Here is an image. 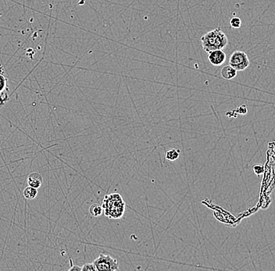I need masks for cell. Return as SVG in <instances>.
Segmentation results:
<instances>
[{
	"label": "cell",
	"instance_id": "1",
	"mask_svg": "<svg viewBox=\"0 0 275 271\" xmlns=\"http://www.w3.org/2000/svg\"><path fill=\"white\" fill-rule=\"evenodd\" d=\"M102 207L105 216L110 219H120L124 216L126 204L121 194L112 193L104 196Z\"/></svg>",
	"mask_w": 275,
	"mask_h": 271
},
{
	"label": "cell",
	"instance_id": "2",
	"mask_svg": "<svg viewBox=\"0 0 275 271\" xmlns=\"http://www.w3.org/2000/svg\"><path fill=\"white\" fill-rule=\"evenodd\" d=\"M203 50L206 53L213 50H223L228 44V39L226 34L220 28H216L206 33L200 38Z\"/></svg>",
	"mask_w": 275,
	"mask_h": 271
},
{
	"label": "cell",
	"instance_id": "3",
	"mask_svg": "<svg viewBox=\"0 0 275 271\" xmlns=\"http://www.w3.org/2000/svg\"><path fill=\"white\" fill-rule=\"evenodd\" d=\"M96 271H114L119 270V263L109 255L101 254L93 262Z\"/></svg>",
	"mask_w": 275,
	"mask_h": 271
},
{
	"label": "cell",
	"instance_id": "4",
	"mask_svg": "<svg viewBox=\"0 0 275 271\" xmlns=\"http://www.w3.org/2000/svg\"><path fill=\"white\" fill-rule=\"evenodd\" d=\"M250 64V58L246 53L242 51H235L230 56L229 65L237 71L246 70Z\"/></svg>",
	"mask_w": 275,
	"mask_h": 271
},
{
	"label": "cell",
	"instance_id": "5",
	"mask_svg": "<svg viewBox=\"0 0 275 271\" xmlns=\"http://www.w3.org/2000/svg\"><path fill=\"white\" fill-rule=\"evenodd\" d=\"M9 100V84L5 68L0 65V106L4 105Z\"/></svg>",
	"mask_w": 275,
	"mask_h": 271
},
{
	"label": "cell",
	"instance_id": "6",
	"mask_svg": "<svg viewBox=\"0 0 275 271\" xmlns=\"http://www.w3.org/2000/svg\"><path fill=\"white\" fill-rule=\"evenodd\" d=\"M208 60L213 66H220L224 64L227 59V55L223 50H213L207 53Z\"/></svg>",
	"mask_w": 275,
	"mask_h": 271
},
{
	"label": "cell",
	"instance_id": "7",
	"mask_svg": "<svg viewBox=\"0 0 275 271\" xmlns=\"http://www.w3.org/2000/svg\"><path fill=\"white\" fill-rule=\"evenodd\" d=\"M27 181H28V186L33 187V188L39 189L43 183V177L39 172H32L28 175Z\"/></svg>",
	"mask_w": 275,
	"mask_h": 271
},
{
	"label": "cell",
	"instance_id": "8",
	"mask_svg": "<svg viewBox=\"0 0 275 271\" xmlns=\"http://www.w3.org/2000/svg\"><path fill=\"white\" fill-rule=\"evenodd\" d=\"M220 75L225 80L234 79L236 77L237 70L233 67H231L230 65H227V66H223V68L220 70Z\"/></svg>",
	"mask_w": 275,
	"mask_h": 271
},
{
	"label": "cell",
	"instance_id": "9",
	"mask_svg": "<svg viewBox=\"0 0 275 271\" xmlns=\"http://www.w3.org/2000/svg\"><path fill=\"white\" fill-rule=\"evenodd\" d=\"M24 197L26 199H34L38 196V189L33 188V187L28 186L24 188V192H23Z\"/></svg>",
	"mask_w": 275,
	"mask_h": 271
},
{
	"label": "cell",
	"instance_id": "10",
	"mask_svg": "<svg viewBox=\"0 0 275 271\" xmlns=\"http://www.w3.org/2000/svg\"><path fill=\"white\" fill-rule=\"evenodd\" d=\"M89 213L92 216L96 217H100L102 214H103V209L102 205L100 204H98V203H95V204H92L89 208Z\"/></svg>",
	"mask_w": 275,
	"mask_h": 271
},
{
	"label": "cell",
	"instance_id": "11",
	"mask_svg": "<svg viewBox=\"0 0 275 271\" xmlns=\"http://www.w3.org/2000/svg\"><path fill=\"white\" fill-rule=\"evenodd\" d=\"M180 150L172 149L166 153V159L169 161H175L179 158Z\"/></svg>",
	"mask_w": 275,
	"mask_h": 271
},
{
	"label": "cell",
	"instance_id": "12",
	"mask_svg": "<svg viewBox=\"0 0 275 271\" xmlns=\"http://www.w3.org/2000/svg\"><path fill=\"white\" fill-rule=\"evenodd\" d=\"M229 24L231 28H239L242 25V20L238 17H231L229 20Z\"/></svg>",
	"mask_w": 275,
	"mask_h": 271
},
{
	"label": "cell",
	"instance_id": "13",
	"mask_svg": "<svg viewBox=\"0 0 275 271\" xmlns=\"http://www.w3.org/2000/svg\"><path fill=\"white\" fill-rule=\"evenodd\" d=\"M253 170L255 173L256 175L261 176L263 174L264 171V165L260 164V163H257L253 166Z\"/></svg>",
	"mask_w": 275,
	"mask_h": 271
},
{
	"label": "cell",
	"instance_id": "14",
	"mask_svg": "<svg viewBox=\"0 0 275 271\" xmlns=\"http://www.w3.org/2000/svg\"><path fill=\"white\" fill-rule=\"evenodd\" d=\"M81 271H96V267L93 263H88L81 267Z\"/></svg>",
	"mask_w": 275,
	"mask_h": 271
},
{
	"label": "cell",
	"instance_id": "15",
	"mask_svg": "<svg viewBox=\"0 0 275 271\" xmlns=\"http://www.w3.org/2000/svg\"><path fill=\"white\" fill-rule=\"evenodd\" d=\"M69 271H81V267H79V266H77V265H71V267H70V269H69Z\"/></svg>",
	"mask_w": 275,
	"mask_h": 271
}]
</instances>
